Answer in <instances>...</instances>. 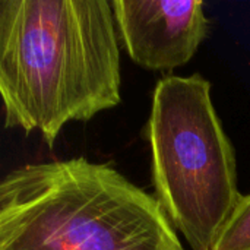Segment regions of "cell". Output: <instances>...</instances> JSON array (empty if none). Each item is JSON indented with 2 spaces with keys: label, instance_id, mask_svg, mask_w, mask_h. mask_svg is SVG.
Returning <instances> with one entry per match:
<instances>
[{
  "label": "cell",
  "instance_id": "6da1fadb",
  "mask_svg": "<svg viewBox=\"0 0 250 250\" xmlns=\"http://www.w3.org/2000/svg\"><path fill=\"white\" fill-rule=\"evenodd\" d=\"M105 0H0L4 126L53 146L70 122L120 104V47Z\"/></svg>",
  "mask_w": 250,
  "mask_h": 250
},
{
  "label": "cell",
  "instance_id": "3957f363",
  "mask_svg": "<svg viewBox=\"0 0 250 250\" xmlns=\"http://www.w3.org/2000/svg\"><path fill=\"white\" fill-rule=\"evenodd\" d=\"M146 138L155 199L192 250H214L243 199L234 148L202 75L158 81Z\"/></svg>",
  "mask_w": 250,
  "mask_h": 250
},
{
  "label": "cell",
  "instance_id": "277c9868",
  "mask_svg": "<svg viewBox=\"0 0 250 250\" xmlns=\"http://www.w3.org/2000/svg\"><path fill=\"white\" fill-rule=\"evenodd\" d=\"M111 6L127 54L148 70L186 64L209 31L201 0H114Z\"/></svg>",
  "mask_w": 250,
  "mask_h": 250
},
{
  "label": "cell",
  "instance_id": "7a4b0ae2",
  "mask_svg": "<svg viewBox=\"0 0 250 250\" xmlns=\"http://www.w3.org/2000/svg\"><path fill=\"white\" fill-rule=\"evenodd\" d=\"M0 250H185L155 196L85 158L28 164L0 183Z\"/></svg>",
  "mask_w": 250,
  "mask_h": 250
},
{
  "label": "cell",
  "instance_id": "5b68a950",
  "mask_svg": "<svg viewBox=\"0 0 250 250\" xmlns=\"http://www.w3.org/2000/svg\"><path fill=\"white\" fill-rule=\"evenodd\" d=\"M214 250H250V195L243 196Z\"/></svg>",
  "mask_w": 250,
  "mask_h": 250
}]
</instances>
